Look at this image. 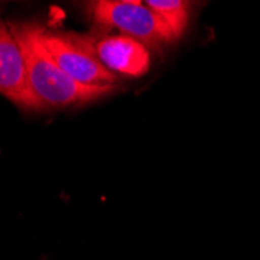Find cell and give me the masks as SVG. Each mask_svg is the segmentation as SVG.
I'll return each instance as SVG.
<instances>
[{
  "instance_id": "6da1fadb",
  "label": "cell",
  "mask_w": 260,
  "mask_h": 260,
  "mask_svg": "<svg viewBox=\"0 0 260 260\" xmlns=\"http://www.w3.org/2000/svg\"><path fill=\"white\" fill-rule=\"evenodd\" d=\"M25 59L28 81L45 108H66L97 100L114 86H84L70 78L47 52L41 41L42 27L36 22H8Z\"/></svg>"
},
{
  "instance_id": "7a4b0ae2",
  "label": "cell",
  "mask_w": 260,
  "mask_h": 260,
  "mask_svg": "<svg viewBox=\"0 0 260 260\" xmlns=\"http://www.w3.org/2000/svg\"><path fill=\"white\" fill-rule=\"evenodd\" d=\"M89 13L99 25L120 30L122 35L142 42L148 50H159L162 45L176 41L170 27L145 2L99 0L89 4Z\"/></svg>"
},
{
  "instance_id": "3957f363",
  "label": "cell",
  "mask_w": 260,
  "mask_h": 260,
  "mask_svg": "<svg viewBox=\"0 0 260 260\" xmlns=\"http://www.w3.org/2000/svg\"><path fill=\"white\" fill-rule=\"evenodd\" d=\"M41 41L64 72L84 86H117L119 77L102 64L89 36L52 31L42 27Z\"/></svg>"
},
{
  "instance_id": "277c9868",
  "label": "cell",
  "mask_w": 260,
  "mask_h": 260,
  "mask_svg": "<svg viewBox=\"0 0 260 260\" xmlns=\"http://www.w3.org/2000/svg\"><path fill=\"white\" fill-rule=\"evenodd\" d=\"M0 93L23 109H45L30 86L20 45L11 33L8 22H4L2 19H0Z\"/></svg>"
},
{
  "instance_id": "5b68a950",
  "label": "cell",
  "mask_w": 260,
  "mask_h": 260,
  "mask_svg": "<svg viewBox=\"0 0 260 260\" xmlns=\"http://www.w3.org/2000/svg\"><path fill=\"white\" fill-rule=\"evenodd\" d=\"M92 41L102 64L117 77L126 75L137 78L150 70L151 53L142 42L126 35H109L92 38Z\"/></svg>"
},
{
  "instance_id": "8992f818",
  "label": "cell",
  "mask_w": 260,
  "mask_h": 260,
  "mask_svg": "<svg viewBox=\"0 0 260 260\" xmlns=\"http://www.w3.org/2000/svg\"><path fill=\"white\" fill-rule=\"evenodd\" d=\"M145 5L164 19L176 41L184 35L190 17V4L184 0H147Z\"/></svg>"
}]
</instances>
